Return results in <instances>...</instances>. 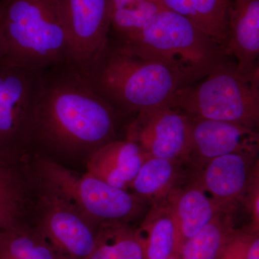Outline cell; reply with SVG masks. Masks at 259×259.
I'll return each instance as SVG.
<instances>
[{
	"label": "cell",
	"instance_id": "9a60e30c",
	"mask_svg": "<svg viewBox=\"0 0 259 259\" xmlns=\"http://www.w3.org/2000/svg\"><path fill=\"white\" fill-rule=\"evenodd\" d=\"M166 199L178 228L180 249L185 241L197 234L218 212H221L194 179L185 187H175Z\"/></svg>",
	"mask_w": 259,
	"mask_h": 259
},
{
	"label": "cell",
	"instance_id": "4fadbf2b",
	"mask_svg": "<svg viewBox=\"0 0 259 259\" xmlns=\"http://www.w3.org/2000/svg\"><path fill=\"white\" fill-rule=\"evenodd\" d=\"M226 52L240 69H258L259 0H230Z\"/></svg>",
	"mask_w": 259,
	"mask_h": 259
},
{
	"label": "cell",
	"instance_id": "e0dca14e",
	"mask_svg": "<svg viewBox=\"0 0 259 259\" xmlns=\"http://www.w3.org/2000/svg\"><path fill=\"white\" fill-rule=\"evenodd\" d=\"M182 164L165 158L148 157L129 187L146 203H156L178 187Z\"/></svg>",
	"mask_w": 259,
	"mask_h": 259
},
{
	"label": "cell",
	"instance_id": "ba28073f",
	"mask_svg": "<svg viewBox=\"0 0 259 259\" xmlns=\"http://www.w3.org/2000/svg\"><path fill=\"white\" fill-rule=\"evenodd\" d=\"M69 64L83 70L101 51L111 29L110 0H61Z\"/></svg>",
	"mask_w": 259,
	"mask_h": 259
},
{
	"label": "cell",
	"instance_id": "6da1fadb",
	"mask_svg": "<svg viewBox=\"0 0 259 259\" xmlns=\"http://www.w3.org/2000/svg\"><path fill=\"white\" fill-rule=\"evenodd\" d=\"M117 113L66 64L40 71L27 132L53 147L93 152L116 140Z\"/></svg>",
	"mask_w": 259,
	"mask_h": 259
},
{
	"label": "cell",
	"instance_id": "603a6c76",
	"mask_svg": "<svg viewBox=\"0 0 259 259\" xmlns=\"http://www.w3.org/2000/svg\"><path fill=\"white\" fill-rule=\"evenodd\" d=\"M250 233H247L240 231L238 236L217 259H245Z\"/></svg>",
	"mask_w": 259,
	"mask_h": 259
},
{
	"label": "cell",
	"instance_id": "7a4b0ae2",
	"mask_svg": "<svg viewBox=\"0 0 259 259\" xmlns=\"http://www.w3.org/2000/svg\"><path fill=\"white\" fill-rule=\"evenodd\" d=\"M92 89L121 114L171 105L183 75L164 61L140 54L110 37L95 59L79 70Z\"/></svg>",
	"mask_w": 259,
	"mask_h": 259
},
{
	"label": "cell",
	"instance_id": "30bf717a",
	"mask_svg": "<svg viewBox=\"0 0 259 259\" xmlns=\"http://www.w3.org/2000/svg\"><path fill=\"white\" fill-rule=\"evenodd\" d=\"M40 71L0 61V148L13 144L28 131Z\"/></svg>",
	"mask_w": 259,
	"mask_h": 259
},
{
	"label": "cell",
	"instance_id": "d6986e66",
	"mask_svg": "<svg viewBox=\"0 0 259 259\" xmlns=\"http://www.w3.org/2000/svg\"><path fill=\"white\" fill-rule=\"evenodd\" d=\"M112 225L97 235L96 246L86 259H144V241L139 231L119 223Z\"/></svg>",
	"mask_w": 259,
	"mask_h": 259
},
{
	"label": "cell",
	"instance_id": "d4e9b609",
	"mask_svg": "<svg viewBox=\"0 0 259 259\" xmlns=\"http://www.w3.org/2000/svg\"><path fill=\"white\" fill-rule=\"evenodd\" d=\"M112 13L121 9H133L144 4L148 0H110ZM112 14V13H111Z\"/></svg>",
	"mask_w": 259,
	"mask_h": 259
},
{
	"label": "cell",
	"instance_id": "ac0fdd59",
	"mask_svg": "<svg viewBox=\"0 0 259 259\" xmlns=\"http://www.w3.org/2000/svg\"><path fill=\"white\" fill-rule=\"evenodd\" d=\"M232 213L218 212L210 222L181 246L179 259H217L238 236Z\"/></svg>",
	"mask_w": 259,
	"mask_h": 259
},
{
	"label": "cell",
	"instance_id": "4316f807",
	"mask_svg": "<svg viewBox=\"0 0 259 259\" xmlns=\"http://www.w3.org/2000/svg\"><path fill=\"white\" fill-rule=\"evenodd\" d=\"M7 0H0V12L3 10L4 8L5 3H6Z\"/></svg>",
	"mask_w": 259,
	"mask_h": 259
},
{
	"label": "cell",
	"instance_id": "484cf974",
	"mask_svg": "<svg viewBox=\"0 0 259 259\" xmlns=\"http://www.w3.org/2000/svg\"><path fill=\"white\" fill-rule=\"evenodd\" d=\"M2 11L0 12V17H1ZM6 56V49L4 38H3V32H2L1 24H0V61H3Z\"/></svg>",
	"mask_w": 259,
	"mask_h": 259
},
{
	"label": "cell",
	"instance_id": "8fae6325",
	"mask_svg": "<svg viewBox=\"0 0 259 259\" xmlns=\"http://www.w3.org/2000/svg\"><path fill=\"white\" fill-rule=\"evenodd\" d=\"M190 122L188 163L197 171L209 160L224 155L258 153L259 136L255 128L199 117H190Z\"/></svg>",
	"mask_w": 259,
	"mask_h": 259
},
{
	"label": "cell",
	"instance_id": "f1b7e54d",
	"mask_svg": "<svg viewBox=\"0 0 259 259\" xmlns=\"http://www.w3.org/2000/svg\"><path fill=\"white\" fill-rule=\"evenodd\" d=\"M228 2H230V0H228Z\"/></svg>",
	"mask_w": 259,
	"mask_h": 259
},
{
	"label": "cell",
	"instance_id": "9c48e42d",
	"mask_svg": "<svg viewBox=\"0 0 259 259\" xmlns=\"http://www.w3.org/2000/svg\"><path fill=\"white\" fill-rule=\"evenodd\" d=\"M258 154L235 153L212 158L197 171L194 180L221 212L233 213L243 203L259 172Z\"/></svg>",
	"mask_w": 259,
	"mask_h": 259
},
{
	"label": "cell",
	"instance_id": "7402d4cb",
	"mask_svg": "<svg viewBox=\"0 0 259 259\" xmlns=\"http://www.w3.org/2000/svg\"><path fill=\"white\" fill-rule=\"evenodd\" d=\"M243 204L248 209L251 220L250 233H258L259 231V172L252 181Z\"/></svg>",
	"mask_w": 259,
	"mask_h": 259
},
{
	"label": "cell",
	"instance_id": "5bb4252c",
	"mask_svg": "<svg viewBox=\"0 0 259 259\" xmlns=\"http://www.w3.org/2000/svg\"><path fill=\"white\" fill-rule=\"evenodd\" d=\"M149 157L129 140H114L91 153L88 173L108 185L126 190Z\"/></svg>",
	"mask_w": 259,
	"mask_h": 259
},
{
	"label": "cell",
	"instance_id": "cb8c5ba5",
	"mask_svg": "<svg viewBox=\"0 0 259 259\" xmlns=\"http://www.w3.org/2000/svg\"><path fill=\"white\" fill-rule=\"evenodd\" d=\"M245 259H259V234L258 233H250Z\"/></svg>",
	"mask_w": 259,
	"mask_h": 259
},
{
	"label": "cell",
	"instance_id": "44dd1931",
	"mask_svg": "<svg viewBox=\"0 0 259 259\" xmlns=\"http://www.w3.org/2000/svg\"><path fill=\"white\" fill-rule=\"evenodd\" d=\"M18 212V189L10 174L0 166V232L15 228Z\"/></svg>",
	"mask_w": 259,
	"mask_h": 259
},
{
	"label": "cell",
	"instance_id": "ffe728a7",
	"mask_svg": "<svg viewBox=\"0 0 259 259\" xmlns=\"http://www.w3.org/2000/svg\"><path fill=\"white\" fill-rule=\"evenodd\" d=\"M0 259H60L44 236L15 228L0 232Z\"/></svg>",
	"mask_w": 259,
	"mask_h": 259
},
{
	"label": "cell",
	"instance_id": "2e32d148",
	"mask_svg": "<svg viewBox=\"0 0 259 259\" xmlns=\"http://www.w3.org/2000/svg\"><path fill=\"white\" fill-rule=\"evenodd\" d=\"M139 232L144 241V259H168L178 254V228L166 199L152 204Z\"/></svg>",
	"mask_w": 259,
	"mask_h": 259
},
{
	"label": "cell",
	"instance_id": "83f0119b",
	"mask_svg": "<svg viewBox=\"0 0 259 259\" xmlns=\"http://www.w3.org/2000/svg\"><path fill=\"white\" fill-rule=\"evenodd\" d=\"M168 259H179L177 258V256H175V255H174V256L170 257Z\"/></svg>",
	"mask_w": 259,
	"mask_h": 259
},
{
	"label": "cell",
	"instance_id": "8992f818",
	"mask_svg": "<svg viewBox=\"0 0 259 259\" xmlns=\"http://www.w3.org/2000/svg\"><path fill=\"white\" fill-rule=\"evenodd\" d=\"M44 172L58 193L97 222L122 224L139 217L147 205L134 194L108 185L88 172L76 176L55 163H47Z\"/></svg>",
	"mask_w": 259,
	"mask_h": 259
},
{
	"label": "cell",
	"instance_id": "5b68a950",
	"mask_svg": "<svg viewBox=\"0 0 259 259\" xmlns=\"http://www.w3.org/2000/svg\"><path fill=\"white\" fill-rule=\"evenodd\" d=\"M170 105L190 117L258 128L259 68L243 71L225 61L203 79L180 89Z\"/></svg>",
	"mask_w": 259,
	"mask_h": 259
},
{
	"label": "cell",
	"instance_id": "277c9868",
	"mask_svg": "<svg viewBox=\"0 0 259 259\" xmlns=\"http://www.w3.org/2000/svg\"><path fill=\"white\" fill-rule=\"evenodd\" d=\"M133 50L164 61L183 75L189 86L229 60L226 49L185 17L164 8L127 38Z\"/></svg>",
	"mask_w": 259,
	"mask_h": 259
},
{
	"label": "cell",
	"instance_id": "7c38bea8",
	"mask_svg": "<svg viewBox=\"0 0 259 259\" xmlns=\"http://www.w3.org/2000/svg\"><path fill=\"white\" fill-rule=\"evenodd\" d=\"M97 235L79 214L56 205L48 211L42 236L59 256L86 259L95 249Z\"/></svg>",
	"mask_w": 259,
	"mask_h": 259
},
{
	"label": "cell",
	"instance_id": "52a82bcc",
	"mask_svg": "<svg viewBox=\"0 0 259 259\" xmlns=\"http://www.w3.org/2000/svg\"><path fill=\"white\" fill-rule=\"evenodd\" d=\"M149 157L188 163L190 148V117L170 105L136 114L127 127V139Z\"/></svg>",
	"mask_w": 259,
	"mask_h": 259
},
{
	"label": "cell",
	"instance_id": "3957f363",
	"mask_svg": "<svg viewBox=\"0 0 259 259\" xmlns=\"http://www.w3.org/2000/svg\"><path fill=\"white\" fill-rule=\"evenodd\" d=\"M0 24L10 64L34 71L69 64L61 0H7Z\"/></svg>",
	"mask_w": 259,
	"mask_h": 259
}]
</instances>
